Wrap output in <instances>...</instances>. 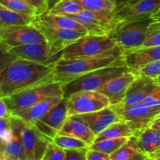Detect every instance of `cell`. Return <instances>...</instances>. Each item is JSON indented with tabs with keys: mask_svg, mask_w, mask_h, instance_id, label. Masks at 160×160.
Listing matches in <instances>:
<instances>
[{
	"mask_svg": "<svg viewBox=\"0 0 160 160\" xmlns=\"http://www.w3.org/2000/svg\"><path fill=\"white\" fill-rule=\"evenodd\" d=\"M54 63L44 64L15 57L2 64L0 72V98L54 81Z\"/></svg>",
	"mask_w": 160,
	"mask_h": 160,
	"instance_id": "1",
	"label": "cell"
},
{
	"mask_svg": "<svg viewBox=\"0 0 160 160\" xmlns=\"http://www.w3.org/2000/svg\"><path fill=\"white\" fill-rule=\"evenodd\" d=\"M111 66H127L123 50L118 45L93 57L69 59L59 58L54 63V81L66 84L89 72Z\"/></svg>",
	"mask_w": 160,
	"mask_h": 160,
	"instance_id": "2",
	"label": "cell"
},
{
	"mask_svg": "<svg viewBox=\"0 0 160 160\" xmlns=\"http://www.w3.org/2000/svg\"><path fill=\"white\" fill-rule=\"evenodd\" d=\"M58 96H64L62 84L53 81L29 88L1 98L4 100L8 109L12 114L19 110L31 107L44 99Z\"/></svg>",
	"mask_w": 160,
	"mask_h": 160,
	"instance_id": "3",
	"label": "cell"
},
{
	"mask_svg": "<svg viewBox=\"0 0 160 160\" xmlns=\"http://www.w3.org/2000/svg\"><path fill=\"white\" fill-rule=\"evenodd\" d=\"M131 70L127 66H111L85 73L73 81L62 84L64 96L81 91H98L106 82Z\"/></svg>",
	"mask_w": 160,
	"mask_h": 160,
	"instance_id": "4",
	"label": "cell"
},
{
	"mask_svg": "<svg viewBox=\"0 0 160 160\" xmlns=\"http://www.w3.org/2000/svg\"><path fill=\"white\" fill-rule=\"evenodd\" d=\"M117 46L109 35L85 34L66 47L61 52L62 59L93 57L99 56Z\"/></svg>",
	"mask_w": 160,
	"mask_h": 160,
	"instance_id": "5",
	"label": "cell"
},
{
	"mask_svg": "<svg viewBox=\"0 0 160 160\" xmlns=\"http://www.w3.org/2000/svg\"><path fill=\"white\" fill-rule=\"evenodd\" d=\"M151 18L129 22H118L109 34L123 52L142 46L147 35Z\"/></svg>",
	"mask_w": 160,
	"mask_h": 160,
	"instance_id": "6",
	"label": "cell"
},
{
	"mask_svg": "<svg viewBox=\"0 0 160 160\" xmlns=\"http://www.w3.org/2000/svg\"><path fill=\"white\" fill-rule=\"evenodd\" d=\"M110 106L129 125L134 135L148 128L152 122L160 115V106H149L144 102L133 105L120 103Z\"/></svg>",
	"mask_w": 160,
	"mask_h": 160,
	"instance_id": "7",
	"label": "cell"
},
{
	"mask_svg": "<svg viewBox=\"0 0 160 160\" xmlns=\"http://www.w3.org/2000/svg\"><path fill=\"white\" fill-rule=\"evenodd\" d=\"M66 16L74 19L86 28L88 34L95 35H109L115 28L119 20L116 10H84Z\"/></svg>",
	"mask_w": 160,
	"mask_h": 160,
	"instance_id": "8",
	"label": "cell"
},
{
	"mask_svg": "<svg viewBox=\"0 0 160 160\" xmlns=\"http://www.w3.org/2000/svg\"><path fill=\"white\" fill-rule=\"evenodd\" d=\"M33 25L37 28L44 35L49 48L50 53L53 57H61V52L66 47L82 36L88 34L75 30L61 29L56 28L42 21L38 18V17H36Z\"/></svg>",
	"mask_w": 160,
	"mask_h": 160,
	"instance_id": "9",
	"label": "cell"
},
{
	"mask_svg": "<svg viewBox=\"0 0 160 160\" xmlns=\"http://www.w3.org/2000/svg\"><path fill=\"white\" fill-rule=\"evenodd\" d=\"M68 117L89 113L110 106L107 97L98 91H81L67 98Z\"/></svg>",
	"mask_w": 160,
	"mask_h": 160,
	"instance_id": "10",
	"label": "cell"
},
{
	"mask_svg": "<svg viewBox=\"0 0 160 160\" xmlns=\"http://www.w3.org/2000/svg\"><path fill=\"white\" fill-rule=\"evenodd\" d=\"M0 41L1 45L7 48L26 44L46 42L42 32L33 24L0 26Z\"/></svg>",
	"mask_w": 160,
	"mask_h": 160,
	"instance_id": "11",
	"label": "cell"
},
{
	"mask_svg": "<svg viewBox=\"0 0 160 160\" xmlns=\"http://www.w3.org/2000/svg\"><path fill=\"white\" fill-rule=\"evenodd\" d=\"M20 135L26 160H42L48 142L52 141L32 123L20 119Z\"/></svg>",
	"mask_w": 160,
	"mask_h": 160,
	"instance_id": "12",
	"label": "cell"
},
{
	"mask_svg": "<svg viewBox=\"0 0 160 160\" xmlns=\"http://www.w3.org/2000/svg\"><path fill=\"white\" fill-rule=\"evenodd\" d=\"M67 117V98H64L59 104L52 108L44 117L34 120L31 123L42 134L53 140L62 128Z\"/></svg>",
	"mask_w": 160,
	"mask_h": 160,
	"instance_id": "13",
	"label": "cell"
},
{
	"mask_svg": "<svg viewBox=\"0 0 160 160\" xmlns=\"http://www.w3.org/2000/svg\"><path fill=\"white\" fill-rule=\"evenodd\" d=\"M9 54L16 57L44 64H53L59 59L52 56L46 42L31 43L7 48L1 45Z\"/></svg>",
	"mask_w": 160,
	"mask_h": 160,
	"instance_id": "14",
	"label": "cell"
},
{
	"mask_svg": "<svg viewBox=\"0 0 160 160\" xmlns=\"http://www.w3.org/2000/svg\"><path fill=\"white\" fill-rule=\"evenodd\" d=\"M136 77L135 72L129 70L106 82L98 92L109 98L110 106L120 104L125 98L128 88Z\"/></svg>",
	"mask_w": 160,
	"mask_h": 160,
	"instance_id": "15",
	"label": "cell"
},
{
	"mask_svg": "<svg viewBox=\"0 0 160 160\" xmlns=\"http://www.w3.org/2000/svg\"><path fill=\"white\" fill-rule=\"evenodd\" d=\"M75 117L84 122L96 136L112 123L123 120L110 106L100 110Z\"/></svg>",
	"mask_w": 160,
	"mask_h": 160,
	"instance_id": "16",
	"label": "cell"
},
{
	"mask_svg": "<svg viewBox=\"0 0 160 160\" xmlns=\"http://www.w3.org/2000/svg\"><path fill=\"white\" fill-rule=\"evenodd\" d=\"M160 9L157 0H141L132 6H124L116 11L119 22H129L151 18Z\"/></svg>",
	"mask_w": 160,
	"mask_h": 160,
	"instance_id": "17",
	"label": "cell"
},
{
	"mask_svg": "<svg viewBox=\"0 0 160 160\" xmlns=\"http://www.w3.org/2000/svg\"><path fill=\"white\" fill-rule=\"evenodd\" d=\"M12 134L8 142L1 143L0 159L26 160L24 149L20 135V119L12 115L10 117Z\"/></svg>",
	"mask_w": 160,
	"mask_h": 160,
	"instance_id": "18",
	"label": "cell"
},
{
	"mask_svg": "<svg viewBox=\"0 0 160 160\" xmlns=\"http://www.w3.org/2000/svg\"><path fill=\"white\" fill-rule=\"evenodd\" d=\"M123 56L127 67L136 73L147 64L160 60V45L128 50L123 52Z\"/></svg>",
	"mask_w": 160,
	"mask_h": 160,
	"instance_id": "19",
	"label": "cell"
},
{
	"mask_svg": "<svg viewBox=\"0 0 160 160\" xmlns=\"http://www.w3.org/2000/svg\"><path fill=\"white\" fill-rule=\"evenodd\" d=\"M158 84L153 78L137 74L136 78L130 85L121 104L133 105L142 102Z\"/></svg>",
	"mask_w": 160,
	"mask_h": 160,
	"instance_id": "20",
	"label": "cell"
},
{
	"mask_svg": "<svg viewBox=\"0 0 160 160\" xmlns=\"http://www.w3.org/2000/svg\"><path fill=\"white\" fill-rule=\"evenodd\" d=\"M58 134L81 139L85 142L89 146L95 142L97 138L95 133L75 116L67 117Z\"/></svg>",
	"mask_w": 160,
	"mask_h": 160,
	"instance_id": "21",
	"label": "cell"
},
{
	"mask_svg": "<svg viewBox=\"0 0 160 160\" xmlns=\"http://www.w3.org/2000/svg\"><path fill=\"white\" fill-rule=\"evenodd\" d=\"M64 98V96H58L46 98L31 107L13 112L12 115L19 117L27 123H31L34 120L44 117L52 108L59 104Z\"/></svg>",
	"mask_w": 160,
	"mask_h": 160,
	"instance_id": "22",
	"label": "cell"
},
{
	"mask_svg": "<svg viewBox=\"0 0 160 160\" xmlns=\"http://www.w3.org/2000/svg\"><path fill=\"white\" fill-rule=\"evenodd\" d=\"M148 155L142 149L135 136L129 138L128 142L110 155V160H147Z\"/></svg>",
	"mask_w": 160,
	"mask_h": 160,
	"instance_id": "23",
	"label": "cell"
},
{
	"mask_svg": "<svg viewBox=\"0 0 160 160\" xmlns=\"http://www.w3.org/2000/svg\"><path fill=\"white\" fill-rule=\"evenodd\" d=\"M38 17L42 21L56 28H61V29L75 30L80 32L88 34L87 30L82 24L68 16L53 14L48 11H45Z\"/></svg>",
	"mask_w": 160,
	"mask_h": 160,
	"instance_id": "24",
	"label": "cell"
},
{
	"mask_svg": "<svg viewBox=\"0 0 160 160\" xmlns=\"http://www.w3.org/2000/svg\"><path fill=\"white\" fill-rule=\"evenodd\" d=\"M142 149L149 156L160 148V132L148 128L134 134Z\"/></svg>",
	"mask_w": 160,
	"mask_h": 160,
	"instance_id": "25",
	"label": "cell"
},
{
	"mask_svg": "<svg viewBox=\"0 0 160 160\" xmlns=\"http://www.w3.org/2000/svg\"><path fill=\"white\" fill-rule=\"evenodd\" d=\"M36 17L15 12L0 4V26L31 25Z\"/></svg>",
	"mask_w": 160,
	"mask_h": 160,
	"instance_id": "26",
	"label": "cell"
},
{
	"mask_svg": "<svg viewBox=\"0 0 160 160\" xmlns=\"http://www.w3.org/2000/svg\"><path fill=\"white\" fill-rule=\"evenodd\" d=\"M133 135H134V132L132 129L130 128V126L126 122L122 120V121L112 123L107 128H106L97 136L95 141L123 137H131Z\"/></svg>",
	"mask_w": 160,
	"mask_h": 160,
	"instance_id": "27",
	"label": "cell"
},
{
	"mask_svg": "<svg viewBox=\"0 0 160 160\" xmlns=\"http://www.w3.org/2000/svg\"><path fill=\"white\" fill-rule=\"evenodd\" d=\"M130 137L117 138L103 139L101 141H95L89 146L90 149L98 150L102 152L111 155L115 152L120 146L126 143Z\"/></svg>",
	"mask_w": 160,
	"mask_h": 160,
	"instance_id": "28",
	"label": "cell"
},
{
	"mask_svg": "<svg viewBox=\"0 0 160 160\" xmlns=\"http://www.w3.org/2000/svg\"><path fill=\"white\" fill-rule=\"evenodd\" d=\"M0 4L11 10L32 17H38L41 14L40 10L37 7L22 0H0Z\"/></svg>",
	"mask_w": 160,
	"mask_h": 160,
	"instance_id": "29",
	"label": "cell"
},
{
	"mask_svg": "<svg viewBox=\"0 0 160 160\" xmlns=\"http://www.w3.org/2000/svg\"><path fill=\"white\" fill-rule=\"evenodd\" d=\"M82 10H84V8L75 0H60L48 11L53 14L67 15L77 13Z\"/></svg>",
	"mask_w": 160,
	"mask_h": 160,
	"instance_id": "30",
	"label": "cell"
},
{
	"mask_svg": "<svg viewBox=\"0 0 160 160\" xmlns=\"http://www.w3.org/2000/svg\"><path fill=\"white\" fill-rule=\"evenodd\" d=\"M84 9L92 11L117 10V4L113 0H75Z\"/></svg>",
	"mask_w": 160,
	"mask_h": 160,
	"instance_id": "31",
	"label": "cell"
},
{
	"mask_svg": "<svg viewBox=\"0 0 160 160\" xmlns=\"http://www.w3.org/2000/svg\"><path fill=\"white\" fill-rule=\"evenodd\" d=\"M52 141L64 150L70 149V148H89V145L85 142L81 140V139L76 138L70 137V136L62 135V134H58L53 138Z\"/></svg>",
	"mask_w": 160,
	"mask_h": 160,
	"instance_id": "32",
	"label": "cell"
},
{
	"mask_svg": "<svg viewBox=\"0 0 160 160\" xmlns=\"http://www.w3.org/2000/svg\"><path fill=\"white\" fill-rule=\"evenodd\" d=\"M160 45V20H152L149 24L147 35L142 47Z\"/></svg>",
	"mask_w": 160,
	"mask_h": 160,
	"instance_id": "33",
	"label": "cell"
},
{
	"mask_svg": "<svg viewBox=\"0 0 160 160\" xmlns=\"http://www.w3.org/2000/svg\"><path fill=\"white\" fill-rule=\"evenodd\" d=\"M42 160H66L65 150L51 141L48 142Z\"/></svg>",
	"mask_w": 160,
	"mask_h": 160,
	"instance_id": "34",
	"label": "cell"
},
{
	"mask_svg": "<svg viewBox=\"0 0 160 160\" xmlns=\"http://www.w3.org/2000/svg\"><path fill=\"white\" fill-rule=\"evenodd\" d=\"M136 73L149 77V78L155 79L160 74V60L155 61V62L147 64L146 66L140 69L138 71L136 72Z\"/></svg>",
	"mask_w": 160,
	"mask_h": 160,
	"instance_id": "35",
	"label": "cell"
},
{
	"mask_svg": "<svg viewBox=\"0 0 160 160\" xmlns=\"http://www.w3.org/2000/svg\"><path fill=\"white\" fill-rule=\"evenodd\" d=\"M88 148H78L65 149L66 160H87Z\"/></svg>",
	"mask_w": 160,
	"mask_h": 160,
	"instance_id": "36",
	"label": "cell"
},
{
	"mask_svg": "<svg viewBox=\"0 0 160 160\" xmlns=\"http://www.w3.org/2000/svg\"><path fill=\"white\" fill-rule=\"evenodd\" d=\"M145 104L149 106H160V84H159L152 92L144 100Z\"/></svg>",
	"mask_w": 160,
	"mask_h": 160,
	"instance_id": "37",
	"label": "cell"
},
{
	"mask_svg": "<svg viewBox=\"0 0 160 160\" xmlns=\"http://www.w3.org/2000/svg\"><path fill=\"white\" fill-rule=\"evenodd\" d=\"M87 160H110V155L88 148L87 152Z\"/></svg>",
	"mask_w": 160,
	"mask_h": 160,
	"instance_id": "38",
	"label": "cell"
},
{
	"mask_svg": "<svg viewBox=\"0 0 160 160\" xmlns=\"http://www.w3.org/2000/svg\"><path fill=\"white\" fill-rule=\"evenodd\" d=\"M23 2L33 5L40 10L41 14L48 11V0H22Z\"/></svg>",
	"mask_w": 160,
	"mask_h": 160,
	"instance_id": "39",
	"label": "cell"
},
{
	"mask_svg": "<svg viewBox=\"0 0 160 160\" xmlns=\"http://www.w3.org/2000/svg\"><path fill=\"white\" fill-rule=\"evenodd\" d=\"M0 106H1V114H0V117H3V118L6 119L10 118L12 115V112L8 109L4 100L1 98H0Z\"/></svg>",
	"mask_w": 160,
	"mask_h": 160,
	"instance_id": "40",
	"label": "cell"
},
{
	"mask_svg": "<svg viewBox=\"0 0 160 160\" xmlns=\"http://www.w3.org/2000/svg\"><path fill=\"white\" fill-rule=\"evenodd\" d=\"M149 127L160 132V115L158 116V117L152 122Z\"/></svg>",
	"mask_w": 160,
	"mask_h": 160,
	"instance_id": "41",
	"label": "cell"
},
{
	"mask_svg": "<svg viewBox=\"0 0 160 160\" xmlns=\"http://www.w3.org/2000/svg\"><path fill=\"white\" fill-rule=\"evenodd\" d=\"M113 1L115 2L116 4H117V10H118L120 8L123 7L125 5L128 4V2H129L130 0H113Z\"/></svg>",
	"mask_w": 160,
	"mask_h": 160,
	"instance_id": "42",
	"label": "cell"
},
{
	"mask_svg": "<svg viewBox=\"0 0 160 160\" xmlns=\"http://www.w3.org/2000/svg\"><path fill=\"white\" fill-rule=\"evenodd\" d=\"M149 159L160 160V148L149 156Z\"/></svg>",
	"mask_w": 160,
	"mask_h": 160,
	"instance_id": "43",
	"label": "cell"
},
{
	"mask_svg": "<svg viewBox=\"0 0 160 160\" xmlns=\"http://www.w3.org/2000/svg\"><path fill=\"white\" fill-rule=\"evenodd\" d=\"M151 19L152 20H154V21H156V20H160V9L157 11V12L152 14Z\"/></svg>",
	"mask_w": 160,
	"mask_h": 160,
	"instance_id": "44",
	"label": "cell"
},
{
	"mask_svg": "<svg viewBox=\"0 0 160 160\" xmlns=\"http://www.w3.org/2000/svg\"><path fill=\"white\" fill-rule=\"evenodd\" d=\"M60 0H48V10H49L52 7L55 6Z\"/></svg>",
	"mask_w": 160,
	"mask_h": 160,
	"instance_id": "45",
	"label": "cell"
},
{
	"mask_svg": "<svg viewBox=\"0 0 160 160\" xmlns=\"http://www.w3.org/2000/svg\"><path fill=\"white\" fill-rule=\"evenodd\" d=\"M141 0H130L129 2H128V3L127 5H125V6H132V5L135 4V3L138 2H140Z\"/></svg>",
	"mask_w": 160,
	"mask_h": 160,
	"instance_id": "46",
	"label": "cell"
},
{
	"mask_svg": "<svg viewBox=\"0 0 160 160\" xmlns=\"http://www.w3.org/2000/svg\"><path fill=\"white\" fill-rule=\"evenodd\" d=\"M155 80H156V81L158 83V84H160V74L157 77V78H155Z\"/></svg>",
	"mask_w": 160,
	"mask_h": 160,
	"instance_id": "47",
	"label": "cell"
},
{
	"mask_svg": "<svg viewBox=\"0 0 160 160\" xmlns=\"http://www.w3.org/2000/svg\"><path fill=\"white\" fill-rule=\"evenodd\" d=\"M157 1H158V2H160V0H157Z\"/></svg>",
	"mask_w": 160,
	"mask_h": 160,
	"instance_id": "48",
	"label": "cell"
}]
</instances>
